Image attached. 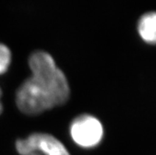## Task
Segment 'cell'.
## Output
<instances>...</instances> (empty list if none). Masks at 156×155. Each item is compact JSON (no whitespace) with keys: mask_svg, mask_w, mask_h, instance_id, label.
<instances>
[{"mask_svg":"<svg viewBox=\"0 0 156 155\" xmlns=\"http://www.w3.org/2000/svg\"><path fill=\"white\" fill-rule=\"evenodd\" d=\"M19 155H71L64 144L51 134L35 132L15 142Z\"/></svg>","mask_w":156,"mask_h":155,"instance_id":"cell-4","label":"cell"},{"mask_svg":"<svg viewBox=\"0 0 156 155\" xmlns=\"http://www.w3.org/2000/svg\"><path fill=\"white\" fill-rule=\"evenodd\" d=\"M71 139L83 149H93L101 144L104 127L100 120L90 114H81L72 120L69 127Z\"/></svg>","mask_w":156,"mask_h":155,"instance_id":"cell-3","label":"cell"},{"mask_svg":"<svg viewBox=\"0 0 156 155\" xmlns=\"http://www.w3.org/2000/svg\"><path fill=\"white\" fill-rule=\"evenodd\" d=\"M12 61V53L8 46L0 43V75L9 70Z\"/></svg>","mask_w":156,"mask_h":155,"instance_id":"cell-6","label":"cell"},{"mask_svg":"<svg viewBox=\"0 0 156 155\" xmlns=\"http://www.w3.org/2000/svg\"><path fill=\"white\" fill-rule=\"evenodd\" d=\"M137 33L143 41L156 44V11H148L140 16L137 22Z\"/></svg>","mask_w":156,"mask_h":155,"instance_id":"cell-5","label":"cell"},{"mask_svg":"<svg viewBox=\"0 0 156 155\" xmlns=\"http://www.w3.org/2000/svg\"><path fill=\"white\" fill-rule=\"evenodd\" d=\"M15 102L20 112L29 116L40 115L57 106L48 89L31 75L16 91Z\"/></svg>","mask_w":156,"mask_h":155,"instance_id":"cell-2","label":"cell"},{"mask_svg":"<svg viewBox=\"0 0 156 155\" xmlns=\"http://www.w3.org/2000/svg\"><path fill=\"white\" fill-rule=\"evenodd\" d=\"M28 63L31 76L45 85L53 96L56 105H63L70 97L71 90L67 77L56 65L51 55L38 50L32 53Z\"/></svg>","mask_w":156,"mask_h":155,"instance_id":"cell-1","label":"cell"},{"mask_svg":"<svg viewBox=\"0 0 156 155\" xmlns=\"http://www.w3.org/2000/svg\"><path fill=\"white\" fill-rule=\"evenodd\" d=\"M2 96V89H1V87H0V115L2 114V110H3V105H2V100H1Z\"/></svg>","mask_w":156,"mask_h":155,"instance_id":"cell-7","label":"cell"}]
</instances>
